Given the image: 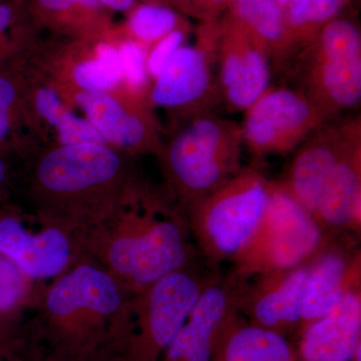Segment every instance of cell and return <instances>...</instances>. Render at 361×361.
Wrapping results in <instances>:
<instances>
[{
    "label": "cell",
    "mask_w": 361,
    "mask_h": 361,
    "mask_svg": "<svg viewBox=\"0 0 361 361\" xmlns=\"http://www.w3.org/2000/svg\"><path fill=\"white\" fill-rule=\"evenodd\" d=\"M108 219L90 229L94 253L123 291L137 295L201 255L184 207L135 192Z\"/></svg>",
    "instance_id": "cell-1"
},
{
    "label": "cell",
    "mask_w": 361,
    "mask_h": 361,
    "mask_svg": "<svg viewBox=\"0 0 361 361\" xmlns=\"http://www.w3.org/2000/svg\"><path fill=\"white\" fill-rule=\"evenodd\" d=\"M103 267L82 264L63 275L45 297V332L54 351L85 353L118 348L132 297Z\"/></svg>",
    "instance_id": "cell-2"
},
{
    "label": "cell",
    "mask_w": 361,
    "mask_h": 361,
    "mask_svg": "<svg viewBox=\"0 0 361 361\" xmlns=\"http://www.w3.org/2000/svg\"><path fill=\"white\" fill-rule=\"evenodd\" d=\"M120 155L99 144L61 146L42 157L35 171V189L42 213L63 231L90 230L102 223L90 204L123 180Z\"/></svg>",
    "instance_id": "cell-3"
},
{
    "label": "cell",
    "mask_w": 361,
    "mask_h": 361,
    "mask_svg": "<svg viewBox=\"0 0 361 361\" xmlns=\"http://www.w3.org/2000/svg\"><path fill=\"white\" fill-rule=\"evenodd\" d=\"M241 126L211 111L188 116L161 149L171 193L180 206L201 200L242 169Z\"/></svg>",
    "instance_id": "cell-4"
},
{
    "label": "cell",
    "mask_w": 361,
    "mask_h": 361,
    "mask_svg": "<svg viewBox=\"0 0 361 361\" xmlns=\"http://www.w3.org/2000/svg\"><path fill=\"white\" fill-rule=\"evenodd\" d=\"M221 268L203 257L132 296L120 350L129 361H159Z\"/></svg>",
    "instance_id": "cell-5"
},
{
    "label": "cell",
    "mask_w": 361,
    "mask_h": 361,
    "mask_svg": "<svg viewBox=\"0 0 361 361\" xmlns=\"http://www.w3.org/2000/svg\"><path fill=\"white\" fill-rule=\"evenodd\" d=\"M271 180L254 168H242L205 198L185 208L197 250L220 267L248 243L267 207Z\"/></svg>",
    "instance_id": "cell-6"
},
{
    "label": "cell",
    "mask_w": 361,
    "mask_h": 361,
    "mask_svg": "<svg viewBox=\"0 0 361 361\" xmlns=\"http://www.w3.org/2000/svg\"><path fill=\"white\" fill-rule=\"evenodd\" d=\"M285 68L327 122L360 104L361 37L350 21H329Z\"/></svg>",
    "instance_id": "cell-7"
},
{
    "label": "cell",
    "mask_w": 361,
    "mask_h": 361,
    "mask_svg": "<svg viewBox=\"0 0 361 361\" xmlns=\"http://www.w3.org/2000/svg\"><path fill=\"white\" fill-rule=\"evenodd\" d=\"M329 237L279 180H271L262 219L248 243L232 259L229 274L244 281L304 264L314 257Z\"/></svg>",
    "instance_id": "cell-8"
},
{
    "label": "cell",
    "mask_w": 361,
    "mask_h": 361,
    "mask_svg": "<svg viewBox=\"0 0 361 361\" xmlns=\"http://www.w3.org/2000/svg\"><path fill=\"white\" fill-rule=\"evenodd\" d=\"M245 113L243 147L258 157L285 155L327 122L296 87H269Z\"/></svg>",
    "instance_id": "cell-9"
},
{
    "label": "cell",
    "mask_w": 361,
    "mask_h": 361,
    "mask_svg": "<svg viewBox=\"0 0 361 361\" xmlns=\"http://www.w3.org/2000/svg\"><path fill=\"white\" fill-rule=\"evenodd\" d=\"M360 146V118L336 123L329 121L297 148L279 182L313 218L342 161Z\"/></svg>",
    "instance_id": "cell-10"
},
{
    "label": "cell",
    "mask_w": 361,
    "mask_h": 361,
    "mask_svg": "<svg viewBox=\"0 0 361 361\" xmlns=\"http://www.w3.org/2000/svg\"><path fill=\"white\" fill-rule=\"evenodd\" d=\"M180 47L164 66L149 92L152 104L185 118L211 111L221 101L217 44Z\"/></svg>",
    "instance_id": "cell-11"
},
{
    "label": "cell",
    "mask_w": 361,
    "mask_h": 361,
    "mask_svg": "<svg viewBox=\"0 0 361 361\" xmlns=\"http://www.w3.org/2000/svg\"><path fill=\"white\" fill-rule=\"evenodd\" d=\"M311 260L239 281L240 314L255 326L284 336L297 334Z\"/></svg>",
    "instance_id": "cell-12"
},
{
    "label": "cell",
    "mask_w": 361,
    "mask_h": 361,
    "mask_svg": "<svg viewBox=\"0 0 361 361\" xmlns=\"http://www.w3.org/2000/svg\"><path fill=\"white\" fill-rule=\"evenodd\" d=\"M358 239L355 234L330 235L311 260L297 336L336 308L351 291L360 288Z\"/></svg>",
    "instance_id": "cell-13"
},
{
    "label": "cell",
    "mask_w": 361,
    "mask_h": 361,
    "mask_svg": "<svg viewBox=\"0 0 361 361\" xmlns=\"http://www.w3.org/2000/svg\"><path fill=\"white\" fill-rule=\"evenodd\" d=\"M239 281L221 274L207 287L159 361H212L221 337L239 314Z\"/></svg>",
    "instance_id": "cell-14"
},
{
    "label": "cell",
    "mask_w": 361,
    "mask_h": 361,
    "mask_svg": "<svg viewBox=\"0 0 361 361\" xmlns=\"http://www.w3.org/2000/svg\"><path fill=\"white\" fill-rule=\"evenodd\" d=\"M217 77L221 101L234 111H246L269 89V56L245 26L217 44Z\"/></svg>",
    "instance_id": "cell-15"
},
{
    "label": "cell",
    "mask_w": 361,
    "mask_h": 361,
    "mask_svg": "<svg viewBox=\"0 0 361 361\" xmlns=\"http://www.w3.org/2000/svg\"><path fill=\"white\" fill-rule=\"evenodd\" d=\"M0 254L20 268L25 277L47 279L66 269L71 256L68 233L51 227L32 234L14 217L0 219Z\"/></svg>",
    "instance_id": "cell-16"
},
{
    "label": "cell",
    "mask_w": 361,
    "mask_h": 361,
    "mask_svg": "<svg viewBox=\"0 0 361 361\" xmlns=\"http://www.w3.org/2000/svg\"><path fill=\"white\" fill-rule=\"evenodd\" d=\"M297 361H350L361 344V288L298 336Z\"/></svg>",
    "instance_id": "cell-17"
},
{
    "label": "cell",
    "mask_w": 361,
    "mask_h": 361,
    "mask_svg": "<svg viewBox=\"0 0 361 361\" xmlns=\"http://www.w3.org/2000/svg\"><path fill=\"white\" fill-rule=\"evenodd\" d=\"M75 102L106 142L134 151H161L148 118L126 110L106 92L82 90L75 96Z\"/></svg>",
    "instance_id": "cell-18"
},
{
    "label": "cell",
    "mask_w": 361,
    "mask_h": 361,
    "mask_svg": "<svg viewBox=\"0 0 361 361\" xmlns=\"http://www.w3.org/2000/svg\"><path fill=\"white\" fill-rule=\"evenodd\" d=\"M212 361H297L286 336L255 326L241 314L226 329Z\"/></svg>",
    "instance_id": "cell-19"
},
{
    "label": "cell",
    "mask_w": 361,
    "mask_h": 361,
    "mask_svg": "<svg viewBox=\"0 0 361 361\" xmlns=\"http://www.w3.org/2000/svg\"><path fill=\"white\" fill-rule=\"evenodd\" d=\"M235 11L264 47L271 65L277 68L285 42V18L277 0H235Z\"/></svg>",
    "instance_id": "cell-20"
},
{
    "label": "cell",
    "mask_w": 361,
    "mask_h": 361,
    "mask_svg": "<svg viewBox=\"0 0 361 361\" xmlns=\"http://www.w3.org/2000/svg\"><path fill=\"white\" fill-rule=\"evenodd\" d=\"M344 0H289L285 18V42L278 68H284L306 44L305 32L329 23L343 6Z\"/></svg>",
    "instance_id": "cell-21"
},
{
    "label": "cell",
    "mask_w": 361,
    "mask_h": 361,
    "mask_svg": "<svg viewBox=\"0 0 361 361\" xmlns=\"http://www.w3.org/2000/svg\"><path fill=\"white\" fill-rule=\"evenodd\" d=\"M35 104L39 115L52 127H56L61 146L106 144L89 121L66 110L58 92L51 87H44L37 90Z\"/></svg>",
    "instance_id": "cell-22"
},
{
    "label": "cell",
    "mask_w": 361,
    "mask_h": 361,
    "mask_svg": "<svg viewBox=\"0 0 361 361\" xmlns=\"http://www.w3.org/2000/svg\"><path fill=\"white\" fill-rule=\"evenodd\" d=\"M73 78L82 90L106 92L118 87L123 78L118 49L108 44L97 45L96 58L75 66Z\"/></svg>",
    "instance_id": "cell-23"
},
{
    "label": "cell",
    "mask_w": 361,
    "mask_h": 361,
    "mask_svg": "<svg viewBox=\"0 0 361 361\" xmlns=\"http://www.w3.org/2000/svg\"><path fill=\"white\" fill-rule=\"evenodd\" d=\"M177 23V16L167 7L145 6L133 13L130 27L137 39L151 44L174 32Z\"/></svg>",
    "instance_id": "cell-24"
},
{
    "label": "cell",
    "mask_w": 361,
    "mask_h": 361,
    "mask_svg": "<svg viewBox=\"0 0 361 361\" xmlns=\"http://www.w3.org/2000/svg\"><path fill=\"white\" fill-rule=\"evenodd\" d=\"M25 276L11 259L0 254V313L8 312L25 297Z\"/></svg>",
    "instance_id": "cell-25"
},
{
    "label": "cell",
    "mask_w": 361,
    "mask_h": 361,
    "mask_svg": "<svg viewBox=\"0 0 361 361\" xmlns=\"http://www.w3.org/2000/svg\"><path fill=\"white\" fill-rule=\"evenodd\" d=\"M118 51L123 78L134 89L142 90L148 84L147 56L144 47L135 42H127Z\"/></svg>",
    "instance_id": "cell-26"
},
{
    "label": "cell",
    "mask_w": 361,
    "mask_h": 361,
    "mask_svg": "<svg viewBox=\"0 0 361 361\" xmlns=\"http://www.w3.org/2000/svg\"><path fill=\"white\" fill-rule=\"evenodd\" d=\"M18 99V87L13 78L0 71V145L11 134Z\"/></svg>",
    "instance_id": "cell-27"
},
{
    "label": "cell",
    "mask_w": 361,
    "mask_h": 361,
    "mask_svg": "<svg viewBox=\"0 0 361 361\" xmlns=\"http://www.w3.org/2000/svg\"><path fill=\"white\" fill-rule=\"evenodd\" d=\"M184 40V33L182 30H175L174 32L169 33L158 42H156L155 47L147 58V68L149 75L157 78L164 66L167 65L173 54L180 49Z\"/></svg>",
    "instance_id": "cell-28"
},
{
    "label": "cell",
    "mask_w": 361,
    "mask_h": 361,
    "mask_svg": "<svg viewBox=\"0 0 361 361\" xmlns=\"http://www.w3.org/2000/svg\"><path fill=\"white\" fill-rule=\"evenodd\" d=\"M47 361H129L116 346L109 345L85 353L54 351Z\"/></svg>",
    "instance_id": "cell-29"
},
{
    "label": "cell",
    "mask_w": 361,
    "mask_h": 361,
    "mask_svg": "<svg viewBox=\"0 0 361 361\" xmlns=\"http://www.w3.org/2000/svg\"><path fill=\"white\" fill-rule=\"evenodd\" d=\"M39 2L44 8L54 11H66L75 4L87 8H97L102 4L99 0H39Z\"/></svg>",
    "instance_id": "cell-30"
},
{
    "label": "cell",
    "mask_w": 361,
    "mask_h": 361,
    "mask_svg": "<svg viewBox=\"0 0 361 361\" xmlns=\"http://www.w3.org/2000/svg\"><path fill=\"white\" fill-rule=\"evenodd\" d=\"M16 345L14 338L4 325L0 323V358L11 361H18L14 355Z\"/></svg>",
    "instance_id": "cell-31"
},
{
    "label": "cell",
    "mask_w": 361,
    "mask_h": 361,
    "mask_svg": "<svg viewBox=\"0 0 361 361\" xmlns=\"http://www.w3.org/2000/svg\"><path fill=\"white\" fill-rule=\"evenodd\" d=\"M13 20V9L7 4H0V45L2 44V37L7 28L11 26ZM2 56V49L0 47V58Z\"/></svg>",
    "instance_id": "cell-32"
},
{
    "label": "cell",
    "mask_w": 361,
    "mask_h": 361,
    "mask_svg": "<svg viewBox=\"0 0 361 361\" xmlns=\"http://www.w3.org/2000/svg\"><path fill=\"white\" fill-rule=\"evenodd\" d=\"M99 2L115 11H125L134 4L135 0H99Z\"/></svg>",
    "instance_id": "cell-33"
},
{
    "label": "cell",
    "mask_w": 361,
    "mask_h": 361,
    "mask_svg": "<svg viewBox=\"0 0 361 361\" xmlns=\"http://www.w3.org/2000/svg\"><path fill=\"white\" fill-rule=\"evenodd\" d=\"M4 178H6V166L4 161H0V184L4 182Z\"/></svg>",
    "instance_id": "cell-34"
},
{
    "label": "cell",
    "mask_w": 361,
    "mask_h": 361,
    "mask_svg": "<svg viewBox=\"0 0 361 361\" xmlns=\"http://www.w3.org/2000/svg\"><path fill=\"white\" fill-rule=\"evenodd\" d=\"M208 4H214V6H221V4H225L227 0H206Z\"/></svg>",
    "instance_id": "cell-35"
},
{
    "label": "cell",
    "mask_w": 361,
    "mask_h": 361,
    "mask_svg": "<svg viewBox=\"0 0 361 361\" xmlns=\"http://www.w3.org/2000/svg\"><path fill=\"white\" fill-rule=\"evenodd\" d=\"M278 4H280V6H287V4H288L289 0H277Z\"/></svg>",
    "instance_id": "cell-36"
},
{
    "label": "cell",
    "mask_w": 361,
    "mask_h": 361,
    "mask_svg": "<svg viewBox=\"0 0 361 361\" xmlns=\"http://www.w3.org/2000/svg\"><path fill=\"white\" fill-rule=\"evenodd\" d=\"M0 361H11V360H4V358H0Z\"/></svg>",
    "instance_id": "cell-37"
}]
</instances>
